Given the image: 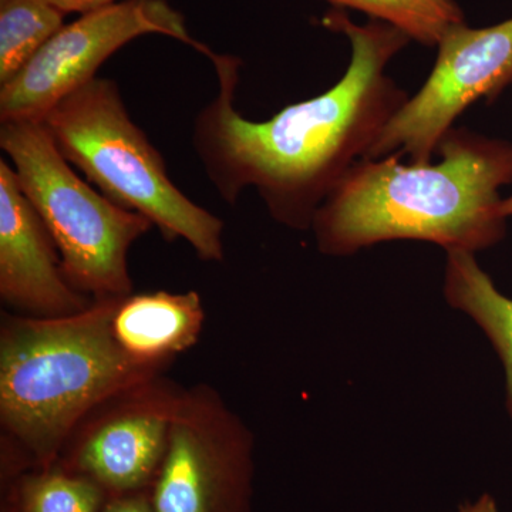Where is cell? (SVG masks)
<instances>
[{
	"label": "cell",
	"mask_w": 512,
	"mask_h": 512,
	"mask_svg": "<svg viewBox=\"0 0 512 512\" xmlns=\"http://www.w3.org/2000/svg\"><path fill=\"white\" fill-rule=\"evenodd\" d=\"M0 299L32 318L74 315L94 301L67 282L59 249L5 158L0 160Z\"/></svg>",
	"instance_id": "obj_10"
},
{
	"label": "cell",
	"mask_w": 512,
	"mask_h": 512,
	"mask_svg": "<svg viewBox=\"0 0 512 512\" xmlns=\"http://www.w3.org/2000/svg\"><path fill=\"white\" fill-rule=\"evenodd\" d=\"M101 512H154L150 493H137L109 498Z\"/></svg>",
	"instance_id": "obj_16"
},
{
	"label": "cell",
	"mask_w": 512,
	"mask_h": 512,
	"mask_svg": "<svg viewBox=\"0 0 512 512\" xmlns=\"http://www.w3.org/2000/svg\"><path fill=\"white\" fill-rule=\"evenodd\" d=\"M121 298L63 318L0 315V437L33 470L55 466L74 427L111 394L168 369L128 357L111 330Z\"/></svg>",
	"instance_id": "obj_3"
},
{
	"label": "cell",
	"mask_w": 512,
	"mask_h": 512,
	"mask_svg": "<svg viewBox=\"0 0 512 512\" xmlns=\"http://www.w3.org/2000/svg\"><path fill=\"white\" fill-rule=\"evenodd\" d=\"M501 211H503L505 218L512 217V195H510V197L504 198L503 204H501Z\"/></svg>",
	"instance_id": "obj_19"
},
{
	"label": "cell",
	"mask_w": 512,
	"mask_h": 512,
	"mask_svg": "<svg viewBox=\"0 0 512 512\" xmlns=\"http://www.w3.org/2000/svg\"><path fill=\"white\" fill-rule=\"evenodd\" d=\"M333 8L357 10L369 19L389 23L412 42L437 47L454 26L464 25L466 15L456 0H326Z\"/></svg>",
	"instance_id": "obj_15"
},
{
	"label": "cell",
	"mask_w": 512,
	"mask_h": 512,
	"mask_svg": "<svg viewBox=\"0 0 512 512\" xmlns=\"http://www.w3.org/2000/svg\"><path fill=\"white\" fill-rule=\"evenodd\" d=\"M50 3L62 10L64 15L67 13H83L92 12V10L104 8L117 0H49Z\"/></svg>",
	"instance_id": "obj_17"
},
{
	"label": "cell",
	"mask_w": 512,
	"mask_h": 512,
	"mask_svg": "<svg viewBox=\"0 0 512 512\" xmlns=\"http://www.w3.org/2000/svg\"><path fill=\"white\" fill-rule=\"evenodd\" d=\"M436 156V164H402L399 154L356 161L313 218L319 251L349 256L410 239L476 255L503 241L511 141L454 127Z\"/></svg>",
	"instance_id": "obj_2"
},
{
	"label": "cell",
	"mask_w": 512,
	"mask_h": 512,
	"mask_svg": "<svg viewBox=\"0 0 512 512\" xmlns=\"http://www.w3.org/2000/svg\"><path fill=\"white\" fill-rule=\"evenodd\" d=\"M0 147L59 249L67 282L93 299L134 293L128 252L153 224L80 178L42 120L2 121Z\"/></svg>",
	"instance_id": "obj_5"
},
{
	"label": "cell",
	"mask_w": 512,
	"mask_h": 512,
	"mask_svg": "<svg viewBox=\"0 0 512 512\" xmlns=\"http://www.w3.org/2000/svg\"><path fill=\"white\" fill-rule=\"evenodd\" d=\"M171 37L207 56L165 0H117L83 13L50 37L28 64L0 86L2 121L42 120L60 100L96 79L101 64L137 37Z\"/></svg>",
	"instance_id": "obj_7"
},
{
	"label": "cell",
	"mask_w": 512,
	"mask_h": 512,
	"mask_svg": "<svg viewBox=\"0 0 512 512\" xmlns=\"http://www.w3.org/2000/svg\"><path fill=\"white\" fill-rule=\"evenodd\" d=\"M63 26L64 13L49 0H0V86Z\"/></svg>",
	"instance_id": "obj_14"
},
{
	"label": "cell",
	"mask_w": 512,
	"mask_h": 512,
	"mask_svg": "<svg viewBox=\"0 0 512 512\" xmlns=\"http://www.w3.org/2000/svg\"><path fill=\"white\" fill-rule=\"evenodd\" d=\"M458 512H498L497 504L491 495L484 494L476 501V503H467L461 505Z\"/></svg>",
	"instance_id": "obj_18"
},
{
	"label": "cell",
	"mask_w": 512,
	"mask_h": 512,
	"mask_svg": "<svg viewBox=\"0 0 512 512\" xmlns=\"http://www.w3.org/2000/svg\"><path fill=\"white\" fill-rule=\"evenodd\" d=\"M255 439L214 386L183 390L160 473L154 512H251Z\"/></svg>",
	"instance_id": "obj_6"
},
{
	"label": "cell",
	"mask_w": 512,
	"mask_h": 512,
	"mask_svg": "<svg viewBox=\"0 0 512 512\" xmlns=\"http://www.w3.org/2000/svg\"><path fill=\"white\" fill-rule=\"evenodd\" d=\"M107 501L99 485L59 466L36 468L0 485V512H101Z\"/></svg>",
	"instance_id": "obj_13"
},
{
	"label": "cell",
	"mask_w": 512,
	"mask_h": 512,
	"mask_svg": "<svg viewBox=\"0 0 512 512\" xmlns=\"http://www.w3.org/2000/svg\"><path fill=\"white\" fill-rule=\"evenodd\" d=\"M349 40L352 56L335 86L289 104L265 121L235 106L241 60L212 52L218 93L197 114L192 147L218 195L234 207L254 188L269 215L293 231H309L320 205L409 100L387 66L412 39L389 23L357 25L348 10L322 18Z\"/></svg>",
	"instance_id": "obj_1"
},
{
	"label": "cell",
	"mask_w": 512,
	"mask_h": 512,
	"mask_svg": "<svg viewBox=\"0 0 512 512\" xmlns=\"http://www.w3.org/2000/svg\"><path fill=\"white\" fill-rule=\"evenodd\" d=\"M419 92L389 121L365 158L399 154L429 164L458 117L480 100L494 101L512 84V18L448 30Z\"/></svg>",
	"instance_id": "obj_8"
},
{
	"label": "cell",
	"mask_w": 512,
	"mask_h": 512,
	"mask_svg": "<svg viewBox=\"0 0 512 512\" xmlns=\"http://www.w3.org/2000/svg\"><path fill=\"white\" fill-rule=\"evenodd\" d=\"M204 323L200 293L156 291L121 298L111 330L128 357L168 369L177 356L200 342Z\"/></svg>",
	"instance_id": "obj_11"
},
{
	"label": "cell",
	"mask_w": 512,
	"mask_h": 512,
	"mask_svg": "<svg viewBox=\"0 0 512 512\" xmlns=\"http://www.w3.org/2000/svg\"><path fill=\"white\" fill-rule=\"evenodd\" d=\"M42 123L62 156L104 197L146 217L165 241L183 239L201 261L224 262V221L173 183L114 80L84 84L47 111Z\"/></svg>",
	"instance_id": "obj_4"
},
{
	"label": "cell",
	"mask_w": 512,
	"mask_h": 512,
	"mask_svg": "<svg viewBox=\"0 0 512 512\" xmlns=\"http://www.w3.org/2000/svg\"><path fill=\"white\" fill-rule=\"evenodd\" d=\"M183 390L161 375L111 394L74 427L55 466L89 478L109 498L150 493Z\"/></svg>",
	"instance_id": "obj_9"
},
{
	"label": "cell",
	"mask_w": 512,
	"mask_h": 512,
	"mask_svg": "<svg viewBox=\"0 0 512 512\" xmlns=\"http://www.w3.org/2000/svg\"><path fill=\"white\" fill-rule=\"evenodd\" d=\"M444 298L448 305L477 323L503 363L507 412L512 419V298L495 286L476 255L448 251Z\"/></svg>",
	"instance_id": "obj_12"
}]
</instances>
